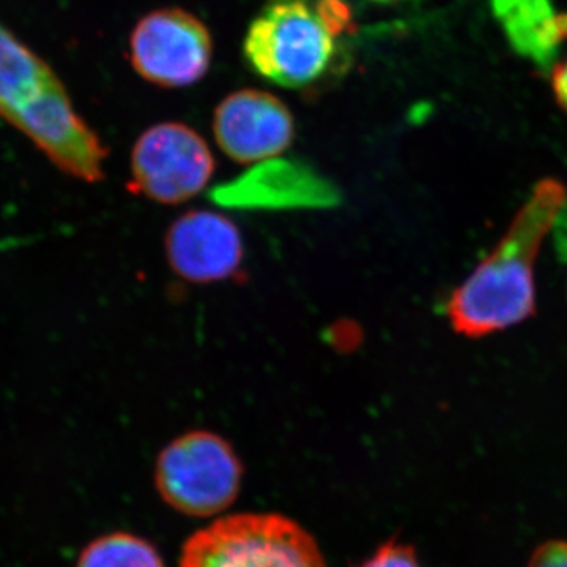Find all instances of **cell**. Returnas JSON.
Wrapping results in <instances>:
<instances>
[{"label":"cell","mask_w":567,"mask_h":567,"mask_svg":"<svg viewBox=\"0 0 567 567\" xmlns=\"http://www.w3.org/2000/svg\"><path fill=\"white\" fill-rule=\"evenodd\" d=\"M566 204L561 182L537 183L494 251L447 300V319L457 333L484 338L535 315L537 254Z\"/></svg>","instance_id":"1"},{"label":"cell","mask_w":567,"mask_h":567,"mask_svg":"<svg viewBox=\"0 0 567 567\" xmlns=\"http://www.w3.org/2000/svg\"><path fill=\"white\" fill-rule=\"evenodd\" d=\"M0 118L24 134L61 173L104 178L107 147L78 114L50 63L0 24Z\"/></svg>","instance_id":"2"},{"label":"cell","mask_w":567,"mask_h":567,"mask_svg":"<svg viewBox=\"0 0 567 567\" xmlns=\"http://www.w3.org/2000/svg\"><path fill=\"white\" fill-rule=\"evenodd\" d=\"M181 567H328L308 529L281 514L218 518L183 546Z\"/></svg>","instance_id":"3"},{"label":"cell","mask_w":567,"mask_h":567,"mask_svg":"<svg viewBox=\"0 0 567 567\" xmlns=\"http://www.w3.org/2000/svg\"><path fill=\"white\" fill-rule=\"evenodd\" d=\"M336 35L306 0H271L246 33L252 70L274 84L300 89L327 71Z\"/></svg>","instance_id":"4"},{"label":"cell","mask_w":567,"mask_h":567,"mask_svg":"<svg viewBox=\"0 0 567 567\" xmlns=\"http://www.w3.org/2000/svg\"><path fill=\"white\" fill-rule=\"evenodd\" d=\"M244 465L233 445L210 431H189L173 440L155 466L163 502L189 517L218 516L240 494Z\"/></svg>","instance_id":"5"},{"label":"cell","mask_w":567,"mask_h":567,"mask_svg":"<svg viewBox=\"0 0 567 567\" xmlns=\"http://www.w3.org/2000/svg\"><path fill=\"white\" fill-rule=\"evenodd\" d=\"M215 173L210 147L183 123H159L141 134L132 152L136 192L153 203L178 205L204 192Z\"/></svg>","instance_id":"6"},{"label":"cell","mask_w":567,"mask_h":567,"mask_svg":"<svg viewBox=\"0 0 567 567\" xmlns=\"http://www.w3.org/2000/svg\"><path fill=\"white\" fill-rule=\"evenodd\" d=\"M130 61L144 80L159 87H185L207 73L212 37L188 11L164 9L137 22L130 39Z\"/></svg>","instance_id":"7"},{"label":"cell","mask_w":567,"mask_h":567,"mask_svg":"<svg viewBox=\"0 0 567 567\" xmlns=\"http://www.w3.org/2000/svg\"><path fill=\"white\" fill-rule=\"evenodd\" d=\"M164 249L174 274L193 284L226 281L237 274L245 256L237 224L213 210H192L175 219Z\"/></svg>","instance_id":"8"},{"label":"cell","mask_w":567,"mask_h":567,"mask_svg":"<svg viewBox=\"0 0 567 567\" xmlns=\"http://www.w3.org/2000/svg\"><path fill=\"white\" fill-rule=\"evenodd\" d=\"M213 132L219 148L235 163H267L290 147L295 123L281 100L248 89L216 107Z\"/></svg>","instance_id":"9"},{"label":"cell","mask_w":567,"mask_h":567,"mask_svg":"<svg viewBox=\"0 0 567 567\" xmlns=\"http://www.w3.org/2000/svg\"><path fill=\"white\" fill-rule=\"evenodd\" d=\"M496 6L518 51L546 65L558 58L567 44V13H555L548 0H498Z\"/></svg>","instance_id":"10"},{"label":"cell","mask_w":567,"mask_h":567,"mask_svg":"<svg viewBox=\"0 0 567 567\" xmlns=\"http://www.w3.org/2000/svg\"><path fill=\"white\" fill-rule=\"evenodd\" d=\"M76 567H164V563L148 540L118 532L92 540Z\"/></svg>","instance_id":"11"},{"label":"cell","mask_w":567,"mask_h":567,"mask_svg":"<svg viewBox=\"0 0 567 567\" xmlns=\"http://www.w3.org/2000/svg\"><path fill=\"white\" fill-rule=\"evenodd\" d=\"M358 567H423L416 557L415 548L409 544L388 540L382 547L377 548L371 558L365 559Z\"/></svg>","instance_id":"12"},{"label":"cell","mask_w":567,"mask_h":567,"mask_svg":"<svg viewBox=\"0 0 567 567\" xmlns=\"http://www.w3.org/2000/svg\"><path fill=\"white\" fill-rule=\"evenodd\" d=\"M527 567H567V540H548L533 551Z\"/></svg>","instance_id":"13"},{"label":"cell","mask_w":567,"mask_h":567,"mask_svg":"<svg viewBox=\"0 0 567 567\" xmlns=\"http://www.w3.org/2000/svg\"><path fill=\"white\" fill-rule=\"evenodd\" d=\"M316 7L320 18L336 37L349 25L350 10L341 0H320Z\"/></svg>","instance_id":"14"},{"label":"cell","mask_w":567,"mask_h":567,"mask_svg":"<svg viewBox=\"0 0 567 567\" xmlns=\"http://www.w3.org/2000/svg\"><path fill=\"white\" fill-rule=\"evenodd\" d=\"M551 89L559 106L567 112V52L551 63Z\"/></svg>","instance_id":"15"}]
</instances>
